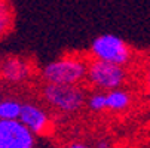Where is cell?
I'll use <instances>...</instances> for the list:
<instances>
[{
	"label": "cell",
	"instance_id": "obj_1",
	"mask_svg": "<svg viewBox=\"0 0 150 148\" xmlns=\"http://www.w3.org/2000/svg\"><path fill=\"white\" fill-rule=\"evenodd\" d=\"M88 64L83 59L74 56H66L52 61L42 70V77L46 83H62V84H79L86 79Z\"/></svg>",
	"mask_w": 150,
	"mask_h": 148
},
{
	"label": "cell",
	"instance_id": "obj_2",
	"mask_svg": "<svg viewBox=\"0 0 150 148\" xmlns=\"http://www.w3.org/2000/svg\"><path fill=\"white\" fill-rule=\"evenodd\" d=\"M45 101L58 111L74 113L85 105V92L79 84L46 83L43 88Z\"/></svg>",
	"mask_w": 150,
	"mask_h": 148
},
{
	"label": "cell",
	"instance_id": "obj_3",
	"mask_svg": "<svg viewBox=\"0 0 150 148\" xmlns=\"http://www.w3.org/2000/svg\"><path fill=\"white\" fill-rule=\"evenodd\" d=\"M86 79L94 88L109 92L120 88L125 83L126 71L123 65L101 61V59H94L88 64Z\"/></svg>",
	"mask_w": 150,
	"mask_h": 148
},
{
	"label": "cell",
	"instance_id": "obj_4",
	"mask_svg": "<svg viewBox=\"0 0 150 148\" xmlns=\"http://www.w3.org/2000/svg\"><path fill=\"white\" fill-rule=\"evenodd\" d=\"M91 52L95 59L113 62V64H119V65L128 64L132 55L129 46L125 43V40L113 34L98 36L92 41Z\"/></svg>",
	"mask_w": 150,
	"mask_h": 148
},
{
	"label": "cell",
	"instance_id": "obj_5",
	"mask_svg": "<svg viewBox=\"0 0 150 148\" xmlns=\"http://www.w3.org/2000/svg\"><path fill=\"white\" fill-rule=\"evenodd\" d=\"M34 133L19 119H0V148H34Z\"/></svg>",
	"mask_w": 150,
	"mask_h": 148
},
{
	"label": "cell",
	"instance_id": "obj_6",
	"mask_svg": "<svg viewBox=\"0 0 150 148\" xmlns=\"http://www.w3.org/2000/svg\"><path fill=\"white\" fill-rule=\"evenodd\" d=\"M19 120L23 121L34 135H43L49 130V116L43 108L31 102L23 104Z\"/></svg>",
	"mask_w": 150,
	"mask_h": 148
},
{
	"label": "cell",
	"instance_id": "obj_7",
	"mask_svg": "<svg viewBox=\"0 0 150 148\" xmlns=\"http://www.w3.org/2000/svg\"><path fill=\"white\" fill-rule=\"evenodd\" d=\"M2 74L9 81H23L28 77L30 68L25 61L19 59V58H11L3 62Z\"/></svg>",
	"mask_w": 150,
	"mask_h": 148
},
{
	"label": "cell",
	"instance_id": "obj_8",
	"mask_svg": "<svg viewBox=\"0 0 150 148\" xmlns=\"http://www.w3.org/2000/svg\"><path fill=\"white\" fill-rule=\"evenodd\" d=\"M107 95V110L112 111H123L129 107L131 96L123 89H113L105 93Z\"/></svg>",
	"mask_w": 150,
	"mask_h": 148
},
{
	"label": "cell",
	"instance_id": "obj_9",
	"mask_svg": "<svg viewBox=\"0 0 150 148\" xmlns=\"http://www.w3.org/2000/svg\"><path fill=\"white\" fill-rule=\"evenodd\" d=\"M21 110H23V104L13 101V99H6L0 102V119L5 120H15L19 119Z\"/></svg>",
	"mask_w": 150,
	"mask_h": 148
},
{
	"label": "cell",
	"instance_id": "obj_10",
	"mask_svg": "<svg viewBox=\"0 0 150 148\" xmlns=\"http://www.w3.org/2000/svg\"><path fill=\"white\" fill-rule=\"evenodd\" d=\"M12 25V13L5 0H0V39H2Z\"/></svg>",
	"mask_w": 150,
	"mask_h": 148
},
{
	"label": "cell",
	"instance_id": "obj_11",
	"mask_svg": "<svg viewBox=\"0 0 150 148\" xmlns=\"http://www.w3.org/2000/svg\"><path fill=\"white\" fill-rule=\"evenodd\" d=\"M88 107L92 111L107 110V95H104V93H94L89 98V101H88Z\"/></svg>",
	"mask_w": 150,
	"mask_h": 148
},
{
	"label": "cell",
	"instance_id": "obj_12",
	"mask_svg": "<svg viewBox=\"0 0 150 148\" xmlns=\"http://www.w3.org/2000/svg\"><path fill=\"white\" fill-rule=\"evenodd\" d=\"M66 148H89V147L83 145V144H77V142H74V144H70V145L66 147Z\"/></svg>",
	"mask_w": 150,
	"mask_h": 148
},
{
	"label": "cell",
	"instance_id": "obj_13",
	"mask_svg": "<svg viewBox=\"0 0 150 148\" xmlns=\"http://www.w3.org/2000/svg\"><path fill=\"white\" fill-rule=\"evenodd\" d=\"M146 81H147L149 88H150V67L147 68V73H146Z\"/></svg>",
	"mask_w": 150,
	"mask_h": 148
},
{
	"label": "cell",
	"instance_id": "obj_14",
	"mask_svg": "<svg viewBox=\"0 0 150 148\" xmlns=\"http://www.w3.org/2000/svg\"><path fill=\"white\" fill-rule=\"evenodd\" d=\"M98 148H109V147H107V145H105V144H103V142H101V144H100V145H98Z\"/></svg>",
	"mask_w": 150,
	"mask_h": 148
},
{
	"label": "cell",
	"instance_id": "obj_15",
	"mask_svg": "<svg viewBox=\"0 0 150 148\" xmlns=\"http://www.w3.org/2000/svg\"><path fill=\"white\" fill-rule=\"evenodd\" d=\"M149 102H150V95H149Z\"/></svg>",
	"mask_w": 150,
	"mask_h": 148
},
{
	"label": "cell",
	"instance_id": "obj_16",
	"mask_svg": "<svg viewBox=\"0 0 150 148\" xmlns=\"http://www.w3.org/2000/svg\"><path fill=\"white\" fill-rule=\"evenodd\" d=\"M0 102H2V98H0Z\"/></svg>",
	"mask_w": 150,
	"mask_h": 148
}]
</instances>
